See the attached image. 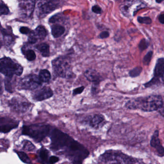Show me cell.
I'll return each mask as SVG.
<instances>
[{"mask_svg": "<svg viewBox=\"0 0 164 164\" xmlns=\"http://www.w3.org/2000/svg\"><path fill=\"white\" fill-rule=\"evenodd\" d=\"M50 134L51 149L60 151L71 161L72 164H82L84 159L89 156V151L86 148L67 133L54 128Z\"/></svg>", "mask_w": 164, "mask_h": 164, "instance_id": "6da1fadb", "label": "cell"}, {"mask_svg": "<svg viewBox=\"0 0 164 164\" xmlns=\"http://www.w3.org/2000/svg\"><path fill=\"white\" fill-rule=\"evenodd\" d=\"M125 107L129 109H140L143 112H150L163 108V98L158 95L140 97L129 100L125 105Z\"/></svg>", "mask_w": 164, "mask_h": 164, "instance_id": "7a4b0ae2", "label": "cell"}, {"mask_svg": "<svg viewBox=\"0 0 164 164\" xmlns=\"http://www.w3.org/2000/svg\"><path fill=\"white\" fill-rule=\"evenodd\" d=\"M99 161L103 164H134V159L118 151L108 150L101 154Z\"/></svg>", "mask_w": 164, "mask_h": 164, "instance_id": "3957f363", "label": "cell"}, {"mask_svg": "<svg viewBox=\"0 0 164 164\" xmlns=\"http://www.w3.org/2000/svg\"><path fill=\"white\" fill-rule=\"evenodd\" d=\"M51 127L43 124L24 126L22 128V134L29 136L37 142L42 141L50 134Z\"/></svg>", "mask_w": 164, "mask_h": 164, "instance_id": "277c9868", "label": "cell"}, {"mask_svg": "<svg viewBox=\"0 0 164 164\" xmlns=\"http://www.w3.org/2000/svg\"><path fill=\"white\" fill-rule=\"evenodd\" d=\"M52 67L54 73L59 77L70 78L74 75L70 60L68 57H58L53 60L52 61Z\"/></svg>", "mask_w": 164, "mask_h": 164, "instance_id": "5b68a950", "label": "cell"}, {"mask_svg": "<svg viewBox=\"0 0 164 164\" xmlns=\"http://www.w3.org/2000/svg\"><path fill=\"white\" fill-rule=\"evenodd\" d=\"M23 71L22 67L9 57H5L0 59V71L7 77L12 78L14 75L20 76Z\"/></svg>", "mask_w": 164, "mask_h": 164, "instance_id": "8992f818", "label": "cell"}, {"mask_svg": "<svg viewBox=\"0 0 164 164\" xmlns=\"http://www.w3.org/2000/svg\"><path fill=\"white\" fill-rule=\"evenodd\" d=\"M147 6L145 2L141 1H126L120 4L119 9L121 13L127 17L135 16L137 12Z\"/></svg>", "mask_w": 164, "mask_h": 164, "instance_id": "52a82bcc", "label": "cell"}, {"mask_svg": "<svg viewBox=\"0 0 164 164\" xmlns=\"http://www.w3.org/2000/svg\"><path fill=\"white\" fill-rule=\"evenodd\" d=\"M164 59L159 58L157 61L154 71V77L149 82L144 84L146 88H153L160 86L164 83Z\"/></svg>", "mask_w": 164, "mask_h": 164, "instance_id": "ba28073f", "label": "cell"}, {"mask_svg": "<svg viewBox=\"0 0 164 164\" xmlns=\"http://www.w3.org/2000/svg\"><path fill=\"white\" fill-rule=\"evenodd\" d=\"M42 82L39 76L36 75H29L20 80L19 84V89L26 90H33L38 88Z\"/></svg>", "mask_w": 164, "mask_h": 164, "instance_id": "9c48e42d", "label": "cell"}, {"mask_svg": "<svg viewBox=\"0 0 164 164\" xmlns=\"http://www.w3.org/2000/svg\"><path fill=\"white\" fill-rule=\"evenodd\" d=\"M60 4L57 1H41L37 5V14L39 17H45L58 7Z\"/></svg>", "mask_w": 164, "mask_h": 164, "instance_id": "30bf717a", "label": "cell"}, {"mask_svg": "<svg viewBox=\"0 0 164 164\" xmlns=\"http://www.w3.org/2000/svg\"><path fill=\"white\" fill-rule=\"evenodd\" d=\"M9 104L12 110L19 113L26 112L31 105L27 100L19 97H15L12 98Z\"/></svg>", "mask_w": 164, "mask_h": 164, "instance_id": "8fae6325", "label": "cell"}, {"mask_svg": "<svg viewBox=\"0 0 164 164\" xmlns=\"http://www.w3.org/2000/svg\"><path fill=\"white\" fill-rule=\"evenodd\" d=\"M35 6V1H21L19 4L20 15L23 17H30L33 13Z\"/></svg>", "mask_w": 164, "mask_h": 164, "instance_id": "7c38bea8", "label": "cell"}, {"mask_svg": "<svg viewBox=\"0 0 164 164\" xmlns=\"http://www.w3.org/2000/svg\"><path fill=\"white\" fill-rule=\"evenodd\" d=\"M53 95V92L51 88L44 87L35 91L33 94V98L37 101H42L49 99Z\"/></svg>", "mask_w": 164, "mask_h": 164, "instance_id": "4fadbf2b", "label": "cell"}, {"mask_svg": "<svg viewBox=\"0 0 164 164\" xmlns=\"http://www.w3.org/2000/svg\"><path fill=\"white\" fill-rule=\"evenodd\" d=\"M150 145L152 147L157 150L160 157H163L164 156V147L161 143L160 140L159 138V131L157 130H156L152 135L151 139Z\"/></svg>", "mask_w": 164, "mask_h": 164, "instance_id": "5bb4252c", "label": "cell"}, {"mask_svg": "<svg viewBox=\"0 0 164 164\" xmlns=\"http://www.w3.org/2000/svg\"><path fill=\"white\" fill-rule=\"evenodd\" d=\"M89 119V125L96 130L101 128L106 123V120L102 114H95Z\"/></svg>", "mask_w": 164, "mask_h": 164, "instance_id": "9a60e30c", "label": "cell"}, {"mask_svg": "<svg viewBox=\"0 0 164 164\" xmlns=\"http://www.w3.org/2000/svg\"><path fill=\"white\" fill-rule=\"evenodd\" d=\"M84 76L89 81L93 82L94 85H99L102 80V76L94 69H87L84 72Z\"/></svg>", "mask_w": 164, "mask_h": 164, "instance_id": "2e32d148", "label": "cell"}, {"mask_svg": "<svg viewBox=\"0 0 164 164\" xmlns=\"http://www.w3.org/2000/svg\"><path fill=\"white\" fill-rule=\"evenodd\" d=\"M36 40L44 39L47 35V31L43 26H39L35 29L34 31L30 33Z\"/></svg>", "mask_w": 164, "mask_h": 164, "instance_id": "e0dca14e", "label": "cell"}, {"mask_svg": "<svg viewBox=\"0 0 164 164\" xmlns=\"http://www.w3.org/2000/svg\"><path fill=\"white\" fill-rule=\"evenodd\" d=\"M51 30H52V35L54 38H58L64 33L65 28L62 25L59 24H55L52 26Z\"/></svg>", "mask_w": 164, "mask_h": 164, "instance_id": "ac0fdd59", "label": "cell"}, {"mask_svg": "<svg viewBox=\"0 0 164 164\" xmlns=\"http://www.w3.org/2000/svg\"><path fill=\"white\" fill-rule=\"evenodd\" d=\"M38 76L39 79L42 83L48 82H49L51 78V74L50 72L46 69L41 70Z\"/></svg>", "mask_w": 164, "mask_h": 164, "instance_id": "d6986e66", "label": "cell"}, {"mask_svg": "<svg viewBox=\"0 0 164 164\" xmlns=\"http://www.w3.org/2000/svg\"><path fill=\"white\" fill-rule=\"evenodd\" d=\"M36 48L40 51L43 57H48L50 56L49 46L46 43H41L36 46Z\"/></svg>", "mask_w": 164, "mask_h": 164, "instance_id": "ffe728a7", "label": "cell"}, {"mask_svg": "<svg viewBox=\"0 0 164 164\" xmlns=\"http://www.w3.org/2000/svg\"><path fill=\"white\" fill-rule=\"evenodd\" d=\"M22 51L25 57L28 61H32L36 59V54L32 50L23 48Z\"/></svg>", "mask_w": 164, "mask_h": 164, "instance_id": "44dd1931", "label": "cell"}, {"mask_svg": "<svg viewBox=\"0 0 164 164\" xmlns=\"http://www.w3.org/2000/svg\"><path fill=\"white\" fill-rule=\"evenodd\" d=\"M49 152L45 148L41 149L39 152V158L42 163H46L49 161Z\"/></svg>", "mask_w": 164, "mask_h": 164, "instance_id": "7402d4cb", "label": "cell"}, {"mask_svg": "<svg viewBox=\"0 0 164 164\" xmlns=\"http://www.w3.org/2000/svg\"><path fill=\"white\" fill-rule=\"evenodd\" d=\"M18 124H8L0 126V133H8L14 128L17 127Z\"/></svg>", "mask_w": 164, "mask_h": 164, "instance_id": "603a6c76", "label": "cell"}, {"mask_svg": "<svg viewBox=\"0 0 164 164\" xmlns=\"http://www.w3.org/2000/svg\"><path fill=\"white\" fill-rule=\"evenodd\" d=\"M16 154L17 156H19V158L23 162L27 164H32V162L25 152L17 151Z\"/></svg>", "mask_w": 164, "mask_h": 164, "instance_id": "cb8c5ba5", "label": "cell"}, {"mask_svg": "<svg viewBox=\"0 0 164 164\" xmlns=\"http://www.w3.org/2000/svg\"><path fill=\"white\" fill-rule=\"evenodd\" d=\"M142 70V68L141 67H136L131 69L129 72V75L132 78H135L141 74Z\"/></svg>", "mask_w": 164, "mask_h": 164, "instance_id": "d4e9b609", "label": "cell"}, {"mask_svg": "<svg viewBox=\"0 0 164 164\" xmlns=\"http://www.w3.org/2000/svg\"><path fill=\"white\" fill-rule=\"evenodd\" d=\"M23 148L25 150L29 151V152L33 151L36 149V147L33 144H32L31 142L28 141H25L24 142Z\"/></svg>", "mask_w": 164, "mask_h": 164, "instance_id": "484cf974", "label": "cell"}, {"mask_svg": "<svg viewBox=\"0 0 164 164\" xmlns=\"http://www.w3.org/2000/svg\"><path fill=\"white\" fill-rule=\"evenodd\" d=\"M153 54V52L152 51H150L148 52L147 54L144 56V58L143 59V63L144 65L147 66L150 64L151 61L152 59Z\"/></svg>", "mask_w": 164, "mask_h": 164, "instance_id": "4316f807", "label": "cell"}, {"mask_svg": "<svg viewBox=\"0 0 164 164\" xmlns=\"http://www.w3.org/2000/svg\"><path fill=\"white\" fill-rule=\"evenodd\" d=\"M11 78H8L5 79V87L7 91L12 93L13 91V83L11 82L12 79H11Z\"/></svg>", "mask_w": 164, "mask_h": 164, "instance_id": "83f0119b", "label": "cell"}, {"mask_svg": "<svg viewBox=\"0 0 164 164\" xmlns=\"http://www.w3.org/2000/svg\"><path fill=\"white\" fill-rule=\"evenodd\" d=\"M137 21L141 24H144L146 25H149L152 23V20L149 17H142L138 16L137 17Z\"/></svg>", "mask_w": 164, "mask_h": 164, "instance_id": "f1b7e54d", "label": "cell"}, {"mask_svg": "<svg viewBox=\"0 0 164 164\" xmlns=\"http://www.w3.org/2000/svg\"><path fill=\"white\" fill-rule=\"evenodd\" d=\"M9 12L8 8L3 3V1H0V16L2 15H7Z\"/></svg>", "mask_w": 164, "mask_h": 164, "instance_id": "f546056e", "label": "cell"}, {"mask_svg": "<svg viewBox=\"0 0 164 164\" xmlns=\"http://www.w3.org/2000/svg\"><path fill=\"white\" fill-rule=\"evenodd\" d=\"M148 46H149V42L147 40H146L145 39H142L140 41L139 45V48L141 52H142L145 50L146 49Z\"/></svg>", "mask_w": 164, "mask_h": 164, "instance_id": "4dcf8cb0", "label": "cell"}, {"mask_svg": "<svg viewBox=\"0 0 164 164\" xmlns=\"http://www.w3.org/2000/svg\"><path fill=\"white\" fill-rule=\"evenodd\" d=\"M84 88H85V87L84 86H81L80 87H78V88L74 89V90L73 91V96H75V95L82 94L84 91Z\"/></svg>", "mask_w": 164, "mask_h": 164, "instance_id": "1f68e13d", "label": "cell"}, {"mask_svg": "<svg viewBox=\"0 0 164 164\" xmlns=\"http://www.w3.org/2000/svg\"><path fill=\"white\" fill-rule=\"evenodd\" d=\"M92 11L96 14H101L102 13V9L100 7L99 5H95L93 6L92 9Z\"/></svg>", "mask_w": 164, "mask_h": 164, "instance_id": "d6a6232c", "label": "cell"}, {"mask_svg": "<svg viewBox=\"0 0 164 164\" xmlns=\"http://www.w3.org/2000/svg\"><path fill=\"white\" fill-rule=\"evenodd\" d=\"M20 31L21 33L23 34H28L31 33V31L30 28L26 27H20Z\"/></svg>", "mask_w": 164, "mask_h": 164, "instance_id": "836d02e7", "label": "cell"}, {"mask_svg": "<svg viewBox=\"0 0 164 164\" xmlns=\"http://www.w3.org/2000/svg\"><path fill=\"white\" fill-rule=\"evenodd\" d=\"M59 160V158L58 157L56 156H52L50 157L49 159V162L50 164H54V163H56Z\"/></svg>", "mask_w": 164, "mask_h": 164, "instance_id": "e575fe53", "label": "cell"}, {"mask_svg": "<svg viewBox=\"0 0 164 164\" xmlns=\"http://www.w3.org/2000/svg\"><path fill=\"white\" fill-rule=\"evenodd\" d=\"M109 36H110V33H109V32L108 31H102L99 34V38L103 39L108 38V37H109Z\"/></svg>", "mask_w": 164, "mask_h": 164, "instance_id": "d590c367", "label": "cell"}, {"mask_svg": "<svg viewBox=\"0 0 164 164\" xmlns=\"http://www.w3.org/2000/svg\"><path fill=\"white\" fill-rule=\"evenodd\" d=\"M158 19L160 23L164 24V15L163 14H160L158 17Z\"/></svg>", "mask_w": 164, "mask_h": 164, "instance_id": "8d00e7d4", "label": "cell"}, {"mask_svg": "<svg viewBox=\"0 0 164 164\" xmlns=\"http://www.w3.org/2000/svg\"><path fill=\"white\" fill-rule=\"evenodd\" d=\"M3 81L1 78L0 76V94H1L3 93Z\"/></svg>", "mask_w": 164, "mask_h": 164, "instance_id": "74e56055", "label": "cell"}, {"mask_svg": "<svg viewBox=\"0 0 164 164\" xmlns=\"http://www.w3.org/2000/svg\"><path fill=\"white\" fill-rule=\"evenodd\" d=\"M6 121H5V119H3V118H0V124L3 123H4Z\"/></svg>", "mask_w": 164, "mask_h": 164, "instance_id": "f35d334b", "label": "cell"}, {"mask_svg": "<svg viewBox=\"0 0 164 164\" xmlns=\"http://www.w3.org/2000/svg\"><path fill=\"white\" fill-rule=\"evenodd\" d=\"M163 1H156V2L157 3H159V4L162 3V2H163Z\"/></svg>", "mask_w": 164, "mask_h": 164, "instance_id": "ab89813d", "label": "cell"}, {"mask_svg": "<svg viewBox=\"0 0 164 164\" xmlns=\"http://www.w3.org/2000/svg\"><path fill=\"white\" fill-rule=\"evenodd\" d=\"M1 27V24H0V28Z\"/></svg>", "mask_w": 164, "mask_h": 164, "instance_id": "60d3db41", "label": "cell"}, {"mask_svg": "<svg viewBox=\"0 0 164 164\" xmlns=\"http://www.w3.org/2000/svg\"><path fill=\"white\" fill-rule=\"evenodd\" d=\"M1 45H0V47H1Z\"/></svg>", "mask_w": 164, "mask_h": 164, "instance_id": "b9f144b4", "label": "cell"}, {"mask_svg": "<svg viewBox=\"0 0 164 164\" xmlns=\"http://www.w3.org/2000/svg\"></svg>", "mask_w": 164, "mask_h": 164, "instance_id": "7bdbcfd3", "label": "cell"}]
</instances>
